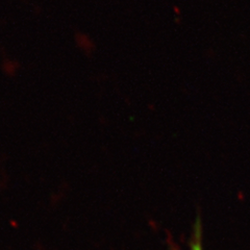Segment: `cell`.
I'll use <instances>...</instances> for the list:
<instances>
[{"mask_svg": "<svg viewBox=\"0 0 250 250\" xmlns=\"http://www.w3.org/2000/svg\"><path fill=\"white\" fill-rule=\"evenodd\" d=\"M190 250H203V249H202V245H201V242H200V239H199V236H198V234L196 236V238L194 239V241H193V244L191 245Z\"/></svg>", "mask_w": 250, "mask_h": 250, "instance_id": "6da1fadb", "label": "cell"}]
</instances>
